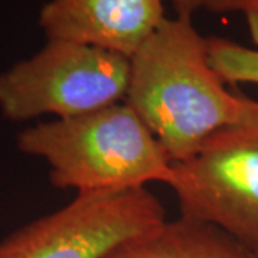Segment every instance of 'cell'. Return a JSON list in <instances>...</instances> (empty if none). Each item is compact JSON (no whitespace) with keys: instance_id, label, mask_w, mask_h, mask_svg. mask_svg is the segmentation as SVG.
<instances>
[{"instance_id":"obj_1","label":"cell","mask_w":258,"mask_h":258,"mask_svg":"<svg viewBox=\"0 0 258 258\" xmlns=\"http://www.w3.org/2000/svg\"><path fill=\"white\" fill-rule=\"evenodd\" d=\"M125 102L174 164L222 129L258 120V101L230 92L208 57V37L192 18H165L131 57Z\"/></svg>"},{"instance_id":"obj_2","label":"cell","mask_w":258,"mask_h":258,"mask_svg":"<svg viewBox=\"0 0 258 258\" xmlns=\"http://www.w3.org/2000/svg\"><path fill=\"white\" fill-rule=\"evenodd\" d=\"M19 152L42 159L50 184L76 194L113 192L169 184V155L126 102L20 131Z\"/></svg>"},{"instance_id":"obj_3","label":"cell","mask_w":258,"mask_h":258,"mask_svg":"<svg viewBox=\"0 0 258 258\" xmlns=\"http://www.w3.org/2000/svg\"><path fill=\"white\" fill-rule=\"evenodd\" d=\"M131 59L98 47L46 40L0 74V115L10 122L66 119L125 101Z\"/></svg>"},{"instance_id":"obj_4","label":"cell","mask_w":258,"mask_h":258,"mask_svg":"<svg viewBox=\"0 0 258 258\" xmlns=\"http://www.w3.org/2000/svg\"><path fill=\"white\" fill-rule=\"evenodd\" d=\"M181 215L220 228L258 258V120L212 135L172 165Z\"/></svg>"},{"instance_id":"obj_5","label":"cell","mask_w":258,"mask_h":258,"mask_svg":"<svg viewBox=\"0 0 258 258\" xmlns=\"http://www.w3.org/2000/svg\"><path fill=\"white\" fill-rule=\"evenodd\" d=\"M166 221L148 188L76 194L74 200L0 240V258H108Z\"/></svg>"},{"instance_id":"obj_6","label":"cell","mask_w":258,"mask_h":258,"mask_svg":"<svg viewBox=\"0 0 258 258\" xmlns=\"http://www.w3.org/2000/svg\"><path fill=\"white\" fill-rule=\"evenodd\" d=\"M165 18L164 0H47L37 23L46 40L98 47L131 59Z\"/></svg>"},{"instance_id":"obj_7","label":"cell","mask_w":258,"mask_h":258,"mask_svg":"<svg viewBox=\"0 0 258 258\" xmlns=\"http://www.w3.org/2000/svg\"><path fill=\"white\" fill-rule=\"evenodd\" d=\"M108 258H255L208 222L179 215L115 249Z\"/></svg>"},{"instance_id":"obj_8","label":"cell","mask_w":258,"mask_h":258,"mask_svg":"<svg viewBox=\"0 0 258 258\" xmlns=\"http://www.w3.org/2000/svg\"><path fill=\"white\" fill-rule=\"evenodd\" d=\"M208 57L225 83L258 85V47L244 46L224 37H208Z\"/></svg>"},{"instance_id":"obj_9","label":"cell","mask_w":258,"mask_h":258,"mask_svg":"<svg viewBox=\"0 0 258 258\" xmlns=\"http://www.w3.org/2000/svg\"><path fill=\"white\" fill-rule=\"evenodd\" d=\"M257 3L258 0H205L204 9L212 13H244Z\"/></svg>"},{"instance_id":"obj_10","label":"cell","mask_w":258,"mask_h":258,"mask_svg":"<svg viewBox=\"0 0 258 258\" xmlns=\"http://www.w3.org/2000/svg\"><path fill=\"white\" fill-rule=\"evenodd\" d=\"M175 10V16L192 18L200 9H204L205 0H169Z\"/></svg>"},{"instance_id":"obj_11","label":"cell","mask_w":258,"mask_h":258,"mask_svg":"<svg viewBox=\"0 0 258 258\" xmlns=\"http://www.w3.org/2000/svg\"><path fill=\"white\" fill-rule=\"evenodd\" d=\"M247 28H248L251 40L254 42L255 47H258V3L255 6L249 8L248 10L244 12Z\"/></svg>"}]
</instances>
